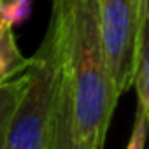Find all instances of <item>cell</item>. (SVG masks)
<instances>
[{"mask_svg":"<svg viewBox=\"0 0 149 149\" xmlns=\"http://www.w3.org/2000/svg\"><path fill=\"white\" fill-rule=\"evenodd\" d=\"M61 2L74 135L81 149H104L118 100L102 47L98 0Z\"/></svg>","mask_w":149,"mask_h":149,"instance_id":"obj_1","label":"cell"},{"mask_svg":"<svg viewBox=\"0 0 149 149\" xmlns=\"http://www.w3.org/2000/svg\"><path fill=\"white\" fill-rule=\"evenodd\" d=\"M51 16L44 39L30 56L26 84L13 112L6 149H44L65 70L63 2L51 0Z\"/></svg>","mask_w":149,"mask_h":149,"instance_id":"obj_2","label":"cell"},{"mask_svg":"<svg viewBox=\"0 0 149 149\" xmlns=\"http://www.w3.org/2000/svg\"><path fill=\"white\" fill-rule=\"evenodd\" d=\"M98 7L104 56L112 93L119 100L133 83L139 37L142 32H139V6L137 0H98Z\"/></svg>","mask_w":149,"mask_h":149,"instance_id":"obj_3","label":"cell"},{"mask_svg":"<svg viewBox=\"0 0 149 149\" xmlns=\"http://www.w3.org/2000/svg\"><path fill=\"white\" fill-rule=\"evenodd\" d=\"M44 149H81L76 135H74V121H72V95L70 84L67 77V70L60 81L56 104L49 125V133L46 139Z\"/></svg>","mask_w":149,"mask_h":149,"instance_id":"obj_4","label":"cell"},{"mask_svg":"<svg viewBox=\"0 0 149 149\" xmlns=\"http://www.w3.org/2000/svg\"><path fill=\"white\" fill-rule=\"evenodd\" d=\"M30 65V58L23 56L18 47L11 26H0V86L23 74Z\"/></svg>","mask_w":149,"mask_h":149,"instance_id":"obj_5","label":"cell"},{"mask_svg":"<svg viewBox=\"0 0 149 149\" xmlns=\"http://www.w3.org/2000/svg\"><path fill=\"white\" fill-rule=\"evenodd\" d=\"M132 86H135L137 109L149 112V28H146L139 37V49H137V61Z\"/></svg>","mask_w":149,"mask_h":149,"instance_id":"obj_6","label":"cell"},{"mask_svg":"<svg viewBox=\"0 0 149 149\" xmlns=\"http://www.w3.org/2000/svg\"><path fill=\"white\" fill-rule=\"evenodd\" d=\"M26 84V70L0 86V149H6L9 123Z\"/></svg>","mask_w":149,"mask_h":149,"instance_id":"obj_7","label":"cell"},{"mask_svg":"<svg viewBox=\"0 0 149 149\" xmlns=\"http://www.w3.org/2000/svg\"><path fill=\"white\" fill-rule=\"evenodd\" d=\"M32 11V0H2L0 4V26L7 25L14 28L21 25Z\"/></svg>","mask_w":149,"mask_h":149,"instance_id":"obj_8","label":"cell"},{"mask_svg":"<svg viewBox=\"0 0 149 149\" xmlns=\"http://www.w3.org/2000/svg\"><path fill=\"white\" fill-rule=\"evenodd\" d=\"M147 118H149V112H144V111L137 109L133 130H132V135H130L126 149H144L146 132H147Z\"/></svg>","mask_w":149,"mask_h":149,"instance_id":"obj_9","label":"cell"},{"mask_svg":"<svg viewBox=\"0 0 149 149\" xmlns=\"http://www.w3.org/2000/svg\"><path fill=\"white\" fill-rule=\"evenodd\" d=\"M139 6V32L149 26V0H137Z\"/></svg>","mask_w":149,"mask_h":149,"instance_id":"obj_10","label":"cell"},{"mask_svg":"<svg viewBox=\"0 0 149 149\" xmlns=\"http://www.w3.org/2000/svg\"><path fill=\"white\" fill-rule=\"evenodd\" d=\"M0 4H2V0H0Z\"/></svg>","mask_w":149,"mask_h":149,"instance_id":"obj_11","label":"cell"}]
</instances>
